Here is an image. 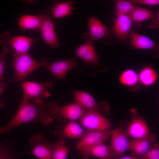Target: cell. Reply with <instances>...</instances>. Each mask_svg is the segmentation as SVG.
Masks as SVG:
<instances>
[{
  "instance_id": "17",
  "label": "cell",
  "mask_w": 159,
  "mask_h": 159,
  "mask_svg": "<svg viewBox=\"0 0 159 159\" xmlns=\"http://www.w3.org/2000/svg\"><path fill=\"white\" fill-rule=\"evenodd\" d=\"M74 97L76 102L86 110L95 111L100 113V110L104 108L103 105H99L91 95L85 92L74 91Z\"/></svg>"
},
{
  "instance_id": "13",
  "label": "cell",
  "mask_w": 159,
  "mask_h": 159,
  "mask_svg": "<svg viewBox=\"0 0 159 159\" xmlns=\"http://www.w3.org/2000/svg\"><path fill=\"white\" fill-rule=\"evenodd\" d=\"M156 136L155 133L150 132L146 137L130 141L128 150L138 156L142 155L148 151L155 143Z\"/></svg>"
},
{
  "instance_id": "14",
  "label": "cell",
  "mask_w": 159,
  "mask_h": 159,
  "mask_svg": "<svg viewBox=\"0 0 159 159\" xmlns=\"http://www.w3.org/2000/svg\"><path fill=\"white\" fill-rule=\"evenodd\" d=\"M132 21L128 15L117 16L113 26V32L120 40L125 41L129 37Z\"/></svg>"
},
{
  "instance_id": "3",
  "label": "cell",
  "mask_w": 159,
  "mask_h": 159,
  "mask_svg": "<svg viewBox=\"0 0 159 159\" xmlns=\"http://www.w3.org/2000/svg\"><path fill=\"white\" fill-rule=\"evenodd\" d=\"M46 107V112L53 119L70 120H79L86 111L76 102L60 106L56 102L52 101L49 103Z\"/></svg>"
},
{
  "instance_id": "20",
  "label": "cell",
  "mask_w": 159,
  "mask_h": 159,
  "mask_svg": "<svg viewBox=\"0 0 159 159\" xmlns=\"http://www.w3.org/2000/svg\"><path fill=\"white\" fill-rule=\"evenodd\" d=\"M43 17V14L22 15L18 20L19 26L23 30H32L40 32Z\"/></svg>"
},
{
  "instance_id": "29",
  "label": "cell",
  "mask_w": 159,
  "mask_h": 159,
  "mask_svg": "<svg viewBox=\"0 0 159 159\" xmlns=\"http://www.w3.org/2000/svg\"><path fill=\"white\" fill-rule=\"evenodd\" d=\"M6 53L3 51L0 53V82H1L4 76L6 66Z\"/></svg>"
},
{
  "instance_id": "34",
  "label": "cell",
  "mask_w": 159,
  "mask_h": 159,
  "mask_svg": "<svg viewBox=\"0 0 159 159\" xmlns=\"http://www.w3.org/2000/svg\"><path fill=\"white\" fill-rule=\"evenodd\" d=\"M116 159H138L136 155L132 154L131 155H123L121 157Z\"/></svg>"
},
{
  "instance_id": "12",
  "label": "cell",
  "mask_w": 159,
  "mask_h": 159,
  "mask_svg": "<svg viewBox=\"0 0 159 159\" xmlns=\"http://www.w3.org/2000/svg\"><path fill=\"white\" fill-rule=\"evenodd\" d=\"M77 65V60L73 58L49 63L45 67L47 68L55 78L65 80L67 72L75 68Z\"/></svg>"
},
{
  "instance_id": "1",
  "label": "cell",
  "mask_w": 159,
  "mask_h": 159,
  "mask_svg": "<svg viewBox=\"0 0 159 159\" xmlns=\"http://www.w3.org/2000/svg\"><path fill=\"white\" fill-rule=\"evenodd\" d=\"M46 107L45 101L31 102L23 97L14 116L5 126L0 127V134L7 133L16 126L28 122L40 121L46 125H50L53 119L45 111Z\"/></svg>"
},
{
  "instance_id": "6",
  "label": "cell",
  "mask_w": 159,
  "mask_h": 159,
  "mask_svg": "<svg viewBox=\"0 0 159 159\" xmlns=\"http://www.w3.org/2000/svg\"><path fill=\"white\" fill-rule=\"evenodd\" d=\"M114 130L110 128L104 130L86 129L79 139L75 148L80 150L92 145L104 143L111 136Z\"/></svg>"
},
{
  "instance_id": "11",
  "label": "cell",
  "mask_w": 159,
  "mask_h": 159,
  "mask_svg": "<svg viewBox=\"0 0 159 159\" xmlns=\"http://www.w3.org/2000/svg\"><path fill=\"white\" fill-rule=\"evenodd\" d=\"M43 15L40 31L42 38L49 46L56 49L59 43L55 31V25L49 14H44Z\"/></svg>"
},
{
  "instance_id": "22",
  "label": "cell",
  "mask_w": 159,
  "mask_h": 159,
  "mask_svg": "<svg viewBox=\"0 0 159 159\" xmlns=\"http://www.w3.org/2000/svg\"><path fill=\"white\" fill-rule=\"evenodd\" d=\"M82 126L74 120H71L64 127L61 135L65 138L80 139L85 131Z\"/></svg>"
},
{
  "instance_id": "33",
  "label": "cell",
  "mask_w": 159,
  "mask_h": 159,
  "mask_svg": "<svg viewBox=\"0 0 159 159\" xmlns=\"http://www.w3.org/2000/svg\"><path fill=\"white\" fill-rule=\"evenodd\" d=\"M0 159H11L7 153L0 148Z\"/></svg>"
},
{
  "instance_id": "8",
  "label": "cell",
  "mask_w": 159,
  "mask_h": 159,
  "mask_svg": "<svg viewBox=\"0 0 159 159\" xmlns=\"http://www.w3.org/2000/svg\"><path fill=\"white\" fill-rule=\"evenodd\" d=\"M80 124L87 130H104L110 129V120L96 111L86 110L79 120Z\"/></svg>"
},
{
  "instance_id": "28",
  "label": "cell",
  "mask_w": 159,
  "mask_h": 159,
  "mask_svg": "<svg viewBox=\"0 0 159 159\" xmlns=\"http://www.w3.org/2000/svg\"><path fill=\"white\" fill-rule=\"evenodd\" d=\"M137 156L138 159H159L158 144L155 143L153 146L146 153Z\"/></svg>"
},
{
  "instance_id": "27",
  "label": "cell",
  "mask_w": 159,
  "mask_h": 159,
  "mask_svg": "<svg viewBox=\"0 0 159 159\" xmlns=\"http://www.w3.org/2000/svg\"><path fill=\"white\" fill-rule=\"evenodd\" d=\"M135 5L129 1L117 0L115 1V13L116 16L128 15Z\"/></svg>"
},
{
  "instance_id": "24",
  "label": "cell",
  "mask_w": 159,
  "mask_h": 159,
  "mask_svg": "<svg viewBox=\"0 0 159 159\" xmlns=\"http://www.w3.org/2000/svg\"><path fill=\"white\" fill-rule=\"evenodd\" d=\"M51 147L52 159H67L70 148L66 146L63 139L52 143Z\"/></svg>"
},
{
  "instance_id": "25",
  "label": "cell",
  "mask_w": 159,
  "mask_h": 159,
  "mask_svg": "<svg viewBox=\"0 0 159 159\" xmlns=\"http://www.w3.org/2000/svg\"><path fill=\"white\" fill-rule=\"evenodd\" d=\"M138 76L139 80L145 86H150L155 83L158 77L155 70L150 67L144 68Z\"/></svg>"
},
{
  "instance_id": "10",
  "label": "cell",
  "mask_w": 159,
  "mask_h": 159,
  "mask_svg": "<svg viewBox=\"0 0 159 159\" xmlns=\"http://www.w3.org/2000/svg\"><path fill=\"white\" fill-rule=\"evenodd\" d=\"M29 143L32 146V154L40 159H52L51 144L42 136H32Z\"/></svg>"
},
{
  "instance_id": "32",
  "label": "cell",
  "mask_w": 159,
  "mask_h": 159,
  "mask_svg": "<svg viewBox=\"0 0 159 159\" xmlns=\"http://www.w3.org/2000/svg\"><path fill=\"white\" fill-rule=\"evenodd\" d=\"M159 12L157 13V14L155 15L154 19L152 23L150 24L149 27L151 28L158 29L159 28Z\"/></svg>"
},
{
  "instance_id": "15",
  "label": "cell",
  "mask_w": 159,
  "mask_h": 159,
  "mask_svg": "<svg viewBox=\"0 0 159 159\" xmlns=\"http://www.w3.org/2000/svg\"><path fill=\"white\" fill-rule=\"evenodd\" d=\"M90 31V40L94 41L107 38L111 35L110 29L103 24L95 16L90 18L88 22Z\"/></svg>"
},
{
  "instance_id": "9",
  "label": "cell",
  "mask_w": 159,
  "mask_h": 159,
  "mask_svg": "<svg viewBox=\"0 0 159 159\" xmlns=\"http://www.w3.org/2000/svg\"><path fill=\"white\" fill-rule=\"evenodd\" d=\"M132 120L126 131L128 135L133 139H139L147 137L150 129L145 120L138 115L134 110H131Z\"/></svg>"
},
{
  "instance_id": "23",
  "label": "cell",
  "mask_w": 159,
  "mask_h": 159,
  "mask_svg": "<svg viewBox=\"0 0 159 159\" xmlns=\"http://www.w3.org/2000/svg\"><path fill=\"white\" fill-rule=\"evenodd\" d=\"M128 15L132 22L140 23L154 18L155 15L150 10L135 6Z\"/></svg>"
},
{
  "instance_id": "30",
  "label": "cell",
  "mask_w": 159,
  "mask_h": 159,
  "mask_svg": "<svg viewBox=\"0 0 159 159\" xmlns=\"http://www.w3.org/2000/svg\"><path fill=\"white\" fill-rule=\"evenodd\" d=\"M129 1L133 4H139L155 6L158 5L159 4L158 0H130Z\"/></svg>"
},
{
  "instance_id": "16",
  "label": "cell",
  "mask_w": 159,
  "mask_h": 159,
  "mask_svg": "<svg viewBox=\"0 0 159 159\" xmlns=\"http://www.w3.org/2000/svg\"><path fill=\"white\" fill-rule=\"evenodd\" d=\"M129 37L130 44L133 49H150L155 51L158 49V42L137 32L131 31Z\"/></svg>"
},
{
  "instance_id": "19",
  "label": "cell",
  "mask_w": 159,
  "mask_h": 159,
  "mask_svg": "<svg viewBox=\"0 0 159 159\" xmlns=\"http://www.w3.org/2000/svg\"><path fill=\"white\" fill-rule=\"evenodd\" d=\"M93 42L89 40L76 49L77 56L83 61L90 63H96L99 60Z\"/></svg>"
},
{
  "instance_id": "7",
  "label": "cell",
  "mask_w": 159,
  "mask_h": 159,
  "mask_svg": "<svg viewBox=\"0 0 159 159\" xmlns=\"http://www.w3.org/2000/svg\"><path fill=\"white\" fill-rule=\"evenodd\" d=\"M128 136L126 131L122 127L114 130L109 146L112 159L121 157L128 150L130 142Z\"/></svg>"
},
{
  "instance_id": "5",
  "label": "cell",
  "mask_w": 159,
  "mask_h": 159,
  "mask_svg": "<svg viewBox=\"0 0 159 159\" xmlns=\"http://www.w3.org/2000/svg\"><path fill=\"white\" fill-rule=\"evenodd\" d=\"M53 82L52 81L44 83L33 81H25L21 85L24 92L23 97L31 100L32 102H39L44 101L45 98L50 96L51 94L48 90L52 88Z\"/></svg>"
},
{
  "instance_id": "18",
  "label": "cell",
  "mask_w": 159,
  "mask_h": 159,
  "mask_svg": "<svg viewBox=\"0 0 159 159\" xmlns=\"http://www.w3.org/2000/svg\"><path fill=\"white\" fill-rule=\"evenodd\" d=\"M79 151L82 159H88L90 156L101 159H112L109 147L104 143L92 145Z\"/></svg>"
},
{
  "instance_id": "21",
  "label": "cell",
  "mask_w": 159,
  "mask_h": 159,
  "mask_svg": "<svg viewBox=\"0 0 159 159\" xmlns=\"http://www.w3.org/2000/svg\"><path fill=\"white\" fill-rule=\"evenodd\" d=\"M74 2L68 1L56 3L50 9V11L53 17L61 18L72 13L74 9Z\"/></svg>"
},
{
  "instance_id": "2",
  "label": "cell",
  "mask_w": 159,
  "mask_h": 159,
  "mask_svg": "<svg viewBox=\"0 0 159 159\" xmlns=\"http://www.w3.org/2000/svg\"><path fill=\"white\" fill-rule=\"evenodd\" d=\"M12 65L14 69V75L11 82L24 81L32 72L41 67H45L49 62L46 58L38 61L32 58L28 52L12 54Z\"/></svg>"
},
{
  "instance_id": "31",
  "label": "cell",
  "mask_w": 159,
  "mask_h": 159,
  "mask_svg": "<svg viewBox=\"0 0 159 159\" xmlns=\"http://www.w3.org/2000/svg\"><path fill=\"white\" fill-rule=\"evenodd\" d=\"M7 87L6 84L4 82H0V97ZM5 105V102L3 100L0 98V109L3 108Z\"/></svg>"
},
{
  "instance_id": "26",
  "label": "cell",
  "mask_w": 159,
  "mask_h": 159,
  "mask_svg": "<svg viewBox=\"0 0 159 159\" xmlns=\"http://www.w3.org/2000/svg\"><path fill=\"white\" fill-rule=\"evenodd\" d=\"M121 84L128 86H132L136 84L139 81L138 76L134 70L127 69L123 71L119 77Z\"/></svg>"
},
{
  "instance_id": "4",
  "label": "cell",
  "mask_w": 159,
  "mask_h": 159,
  "mask_svg": "<svg viewBox=\"0 0 159 159\" xmlns=\"http://www.w3.org/2000/svg\"><path fill=\"white\" fill-rule=\"evenodd\" d=\"M39 39L23 36H12L9 31L0 34V45L3 51L6 53L13 52V53L28 52L34 42Z\"/></svg>"
}]
</instances>
